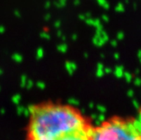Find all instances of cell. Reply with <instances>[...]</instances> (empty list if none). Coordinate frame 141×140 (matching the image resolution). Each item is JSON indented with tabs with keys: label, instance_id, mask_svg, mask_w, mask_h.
Wrapping results in <instances>:
<instances>
[{
	"label": "cell",
	"instance_id": "6da1fadb",
	"mask_svg": "<svg viewBox=\"0 0 141 140\" xmlns=\"http://www.w3.org/2000/svg\"><path fill=\"white\" fill-rule=\"evenodd\" d=\"M94 127L77 106L42 100L29 107L25 140H91Z\"/></svg>",
	"mask_w": 141,
	"mask_h": 140
},
{
	"label": "cell",
	"instance_id": "7a4b0ae2",
	"mask_svg": "<svg viewBox=\"0 0 141 140\" xmlns=\"http://www.w3.org/2000/svg\"><path fill=\"white\" fill-rule=\"evenodd\" d=\"M91 140H141V107L130 116H113L93 129Z\"/></svg>",
	"mask_w": 141,
	"mask_h": 140
}]
</instances>
